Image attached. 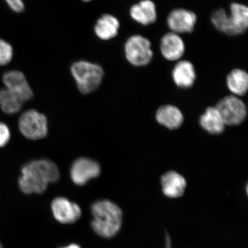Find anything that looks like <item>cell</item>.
I'll return each instance as SVG.
<instances>
[{"label": "cell", "mask_w": 248, "mask_h": 248, "mask_svg": "<svg viewBox=\"0 0 248 248\" xmlns=\"http://www.w3.org/2000/svg\"><path fill=\"white\" fill-rule=\"evenodd\" d=\"M211 20L219 32L230 36L239 35L248 29V8L240 3L233 2L229 12L223 8L217 9L212 15Z\"/></svg>", "instance_id": "cell-3"}, {"label": "cell", "mask_w": 248, "mask_h": 248, "mask_svg": "<svg viewBox=\"0 0 248 248\" xmlns=\"http://www.w3.org/2000/svg\"><path fill=\"white\" fill-rule=\"evenodd\" d=\"M91 212L92 228L100 237L110 238L120 231L123 212L115 203L108 200H98L92 204Z\"/></svg>", "instance_id": "cell-2"}, {"label": "cell", "mask_w": 248, "mask_h": 248, "mask_svg": "<svg viewBox=\"0 0 248 248\" xmlns=\"http://www.w3.org/2000/svg\"><path fill=\"white\" fill-rule=\"evenodd\" d=\"M24 102L7 88H0V108L6 114L17 113L22 108Z\"/></svg>", "instance_id": "cell-20"}, {"label": "cell", "mask_w": 248, "mask_h": 248, "mask_svg": "<svg viewBox=\"0 0 248 248\" xmlns=\"http://www.w3.org/2000/svg\"><path fill=\"white\" fill-rule=\"evenodd\" d=\"M120 28V21L116 17L110 14H104L96 21L94 31L99 39L107 41L116 38Z\"/></svg>", "instance_id": "cell-16"}, {"label": "cell", "mask_w": 248, "mask_h": 248, "mask_svg": "<svg viewBox=\"0 0 248 248\" xmlns=\"http://www.w3.org/2000/svg\"><path fill=\"white\" fill-rule=\"evenodd\" d=\"M13 46L7 41L0 39V66L8 64L13 59Z\"/></svg>", "instance_id": "cell-21"}, {"label": "cell", "mask_w": 248, "mask_h": 248, "mask_svg": "<svg viewBox=\"0 0 248 248\" xmlns=\"http://www.w3.org/2000/svg\"><path fill=\"white\" fill-rule=\"evenodd\" d=\"M2 80L5 88L14 93L23 102L33 97L32 90L21 71L16 70L6 71L3 74Z\"/></svg>", "instance_id": "cell-9"}, {"label": "cell", "mask_w": 248, "mask_h": 248, "mask_svg": "<svg viewBox=\"0 0 248 248\" xmlns=\"http://www.w3.org/2000/svg\"><path fill=\"white\" fill-rule=\"evenodd\" d=\"M11 139V132L5 124L0 123V148L7 145Z\"/></svg>", "instance_id": "cell-22"}, {"label": "cell", "mask_w": 248, "mask_h": 248, "mask_svg": "<svg viewBox=\"0 0 248 248\" xmlns=\"http://www.w3.org/2000/svg\"><path fill=\"white\" fill-rule=\"evenodd\" d=\"M130 16L142 26L154 24L157 18L156 6L152 0H141L129 9Z\"/></svg>", "instance_id": "cell-14"}, {"label": "cell", "mask_w": 248, "mask_h": 248, "mask_svg": "<svg viewBox=\"0 0 248 248\" xmlns=\"http://www.w3.org/2000/svg\"><path fill=\"white\" fill-rule=\"evenodd\" d=\"M70 71L78 89L83 94L95 91L101 85L104 76L103 68L100 65L86 61L74 62Z\"/></svg>", "instance_id": "cell-4"}, {"label": "cell", "mask_w": 248, "mask_h": 248, "mask_svg": "<svg viewBox=\"0 0 248 248\" xmlns=\"http://www.w3.org/2000/svg\"><path fill=\"white\" fill-rule=\"evenodd\" d=\"M197 22L196 14L184 8L173 9L167 18V24L170 32L179 35L193 32Z\"/></svg>", "instance_id": "cell-10"}, {"label": "cell", "mask_w": 248, "mask_h": 248, "mask_svg": "<svg viewBox=\"0 0 248 248\" xmlns=\"http://www.w3.org/2000/svg\"><path fill=\"white\" fill-rule=\"evenodd\" d=\"M124 52L126 60L136 67L147 66L154 57L150 40L140 35H132L126 40Z\"/></svg>", "instance_id": "cell-5"}, {"label": "cell", "mask_w": 248, "mask_h": 248, "mask_svg": "<svg viewBox=\"0 0 248 248\" xmlns=\"http://www.w3.org/2000/svg\"><path fill=\"white\" fill-rule=\"evenodd\" d=\"M156 119L160 125L172 130L180 128L184 122L182 111L171 105H163L158 108Z\"/></svg>", "instance_id": "cell-17"}, {"label": "cell", "mask_w": 248, "mask_h": 248, "mask_svg": "<svg viewBox=\"0 0 248 248\" xmlns=\"http://www.w3.org/2000/svg\"><path fill=\"white\" fill-rule=\"evenodd\" d=\"M101 168L97 161L88 157L78 158L70 168V178L74 184L84 186L100 175Z\"/></svg>", "instance_id": "cell-8"}, {"label": "cell", "mask_w": 248, "mask_h": 248, "mask_svg": "<svg viewBox=\"0 0 248 248\" xmlns=\"http://www.w3.org/2000/svg\"><path fill=\"white\" fill-rule=\"evenodd\" d=\"M8 7L16 13H21L24 11L25 5L23 0H5Z\"/></svg>", "instance_id": "cell-23"}, {"label": "cell", "mask_w": 248, "mask_h": 248, "mask_svg": "<svg viewBox=\"0 0 248 248\" xmlns=\"http://www.w3.org/2000/svg\"><path fill=\"white\" fill-rule=\"evenodd\" d=\"M162 191L166 197L177 198L184 194L187 186L185 178L173 170L167 172L161 178Z\"/></svg>", "instance_id": "cell-15"}, {"label": "cell", "mask_w": 248, "mask_h": 248, "mask_svg": "<svg viewBox=\"0 0 248 248\" xmlns=\"http://www.w3.org/2000/svg\"><path fill=\"white\" fill-rule=\"evenodd\" d=\"M216 107L221 114L226 125H240L247 116L246 105L241 99L234 95L222 98Z\"/></svg>", "instance_id": "cell-7"}, {"label": "cell", "mask_w": 248, "mask_h": 248, "mask_svg": "<svg viewBox=\"0 0 248 248\" xmlns=\"http://www.w3.org/2000/svg\"><path fill=\"white\" fill-rule=\"evenodd\" d=\"M166 248H171V243L168 235L166 237Z\"/></svg>", "instance_id": "cell-24"}, {"label": "cell", "mask_w": 248, "mask_h": 248, "mask_svg": "<svg viewBox=\"0 0 248 248\" xmlns=\"http://www.w3.org/2000/svg\"><path fill=\"white\" fill-rule=\"evenodd\" d=\"M51 210L55 218L63 224L76 222L82 216L78 204L64 197H57L52 201Z\"/></svg>", "instance_id": "cell-11"}, {"label": "cell", "mask_w": 248, "mask_h": 248, "mask_svg": "<svg viewBox=\"0 0 248 248\" xmlns=\"http://www.w3.org/2000/svg\"><path fill=\"white\" fill-rule=\"evenodd\" d=\"M160 49L161 54L166 60L177 61L184 56L186 46L184 40L179 34L170 32L161 39Z\"/></svg>", "instance_id": "cell-12"}, {"label": "cell", "mask_w": 248, "mask_h": 248, "mask_svg": "<svg viewBox=\"0 0 248 248\" xmlns=\"http://www.w3.org/2000/svg\"><path fill=\"white\" fill-rule=\"evenodd\" d=\"M82 1H84V2H89V1H91L92 0H82Z\"/></svg>", "instance_id": "cell-26"}, {"label": "cell", "mask_w": 248, "mask_h": 248, "mask_svg": "<svg viewBox=\"0 0 248 248\" xmlns=\"http://www.w3.org/2000/svg\"><path fill=\"white\" fill-rule=\"evenodd\" d=\"M200 125L210 134H221L224 131L225 124L216 107H209L200 119Z\"/></svg>", "instance_id": "cell-18"}, {"label": "cell", "mask_w": 248, "mask_h": 248, "mask_svg": "<svg viewBox=\"0 0 248 248\" xmlns=\"http://www.w3.org/2000/svg\"><path fill=\"white\" fill-rule=\"evenodd\" d=\"M60 172L52 161L39 159L25 164L21 169L18 185L23 193L40 194L46 191L49 184L59 181Z\"/></svg>", "instance_id": "cell-1"}, {"label": "cell", "mask_w": 248, "mask_h": 248, "mask_svg": "<svg viewBox=\"0 0 248 248\" xmlns=\"http://www.w3.org/2000/svg\"><path fill=\"white\" fill-rule=\"evenodd\" d=\"M61 248H80L78 245L76 244H72L69 245V246H68L67 247H62Z\"/></svg>", "instance_id": "cell-25"}, {"label": "cell", "mask_w": 248, "mask_h": 248, "mask_svg": "<svg viewBox=\"0 0 248 248\" xmlns=\"http://www.w3.org/2000/svg\"><path fill=\"white\" fill-rule=\"evenodd\" d=\"M18 125L21 134L31 140H38L47 135V119L44 114L36 110L24 111L18 120Z\"/></svg>", "instance_id": "cell-6"}, {"label": "cell", "mask_w": 248, "mask_h": 248, "mask_svg": "<svg viewBox=\"0 0 248 248\" xmlns=\"http://www.w3.org/2000/svg\"><path fill=\"white\" fill-rule=\"evenodd\" d=\"M172 78L178 88H191L197 78L194 64L187 60L179 61L173 68Z\"/></svg>", "instance_id": "cell-13"}, {"label": "cell", "mask_w": 248, "mask_h": 248, "mask_svg": "<svg viewBox=\"0 0 248 248\" xmlns=\"http://www.w3.org/2000/svg\"><path fill=\"white\" fill-rule=\"evenodd\" d=\"M226 85L232 95L239 97L246 94L248 89V74L246 71L234 69L226 77Z\"/></svg>", "instance_id": "cell-19"}, {"label": "cell", "mask_w": 248, "mask_h": 248, "mask_svg": "<svg viewBox=\"0 0 248 248\" xmlns=\"http://www.w3.org/2000/svg\"><path fill=\"white\" fill-rule=\"evenodd\" d=\"M0 248H3L2 246V244L1 243V242H0Z\"/></svg>", "instance_id": "cell-27"}]
</instances>
